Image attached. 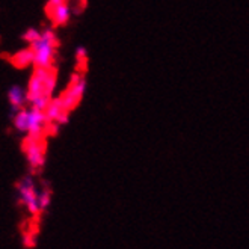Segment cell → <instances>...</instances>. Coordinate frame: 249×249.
I'll return each mask as SVG.
<instances>
[{
  "mask_svg": "<svg viewBox=\"0 0 249 249\" xmlns=\"http://www.w3.org/2000/svg\"><path fill=\"white\" fill-rule=\"evenodd\" d=\"M85 92H86V79L83 76V72H76L71 77L67 88L62 91V94L54 97L49 107L46 109V115L52 128L62 125L68 121L70 113L82 101Z\"/></svg>",
  "mask_w": 249,
  "mask_h": 249,
  "instance_id": "1",
  "label": "cell"
},
{
  "mask_svg": "<svg viewBox=\"0 0 249 249\" xmlns=\"http://www.w3.org/2000/svg\"><path fill=\"white\" fill-rule=\"evenodd\" d=\"M56 85H57V74L54 67L52 68L35 67L26 86L27 105L41 110H46L52 103V100L54 98Z\"/></svg>",
  "mask_w": 249,
  "mask_h": 249,
  "instance_id": "2",
  "label": "cell"
},
{
  "mask_svg": "<svg viewBox=\"0 0 249 249\" xmlns=\"http://www.w3.org/2000/svg\"><path fill=\"white\" fill-rule=\"evenodd\" d=\"M14 127L26 138H46V135L52 130L46 110L32 107L29 105L23 109L16 110Z\"/></svg>",
  "mask_w": 249,
  "mask_h": 249,
  "instance_id": "3",
  "label": "cell"
},
{
  "mask_svg": "<svg viewBox=\"0 0 249 249\" xmlns=\"http://www.w3.org/2000/svg\"><path fill=\"white\" fill-rule=\"evenodd\" d=\"M34 53V68H52L57 53V36L52 29H44L38 38L29 44Z\"/></svg>",
  "mask_w": 249,
  "mask_h": 249,
  "instance_id": "4",
  "label": "cell"
},
{
  "mask_svg": "<svg viewBox=\"0 0 249 249\" xmlns=\"http://www.w3.org/2000/svg\"><path fill=\"white\" fill-rule=\"evenodd\" d=\"M41 184L35 180V174L23 177L17 184V196L23 206V209L31 214L32 217H38L42 214L41 210Z\"/></svg>",
  "mask_w": 249,
  "mask_h": 249,
  "instance_id": "5",
  "label": "cell"
},
{
  "mask_svg": "<svg viewBox=\"0 0 249 249\" xmlns=\"http://www.w3.org/2000/svg\"><path fill=\"white\" fill-rule=\"evenodd\" d=\"M46 138H26L23 153L32 174H38L46 165Z\"/></svg>",
  "mask_w": 249,
  "mask_h": 249,
  "instance_id": "6",
  "label": "cell"
},
{
  "mask_svg": "<svg viewBox=\"0 0 249 249\" xmlns=\"http://www.w3.org/2000/svg\"><path fill=\"white\" fill-rule=\"evenodd\" d=\"M47 16L53 21L54 26H64L70 21L72 16V9L70 5V0H64V2L47 5Z\"/></svg>",
  "mask_w": 249,
  "mask_h": 249,
  "instance_id": "7",
  "label": "cell"
},
{
  "mask_svg": "<svg viewBox=\"0 0 249 249\" xmlns=\"http://www.w3.org/2000/svg\"><path fill=\"white\" fill-rule=\"evenodd\" d=\"M8 101L14 110H18L27 106V92L26 88L20 85H14L8 91Z\"/></svg>",
  "mask_w": 249,
  "mask_h": 249,
  "instance_id": "8",
  "label": "cell"
},
{
  "mask_svg": "<svg viewBox=\"0 0 249 249\" xmlns=\"http://www.w3.org/2000/svg\"><path fill=\"white\" fill-rule=\"evenodd\" d=\"M11 62L16 65L17 68H27L34 65V53H32V49L31 47H26L20 52H17L11 57Z\"/></svg>",
  "mask_w": 249,
  "mask_h": 249,
  "instance_id": "9",
  "label": "cell"
},
{
  "mask_svg": "<svg viewBox=\"0 0 249 249\" xmlns=\"http://www.w3.org/2000/svg\"><path fill=\"white\" fill-rule=\"evenodd\" d=\"M76 59H77V62H79V64L86 65V62H88V53H86L85 47L77 49V52H76Z\"/></svg>",
  "mask_w": 249,
  "mask_h": 249,
  "instance_id": "10",
  "label": "cell"
}]
</instances>
